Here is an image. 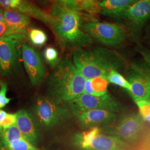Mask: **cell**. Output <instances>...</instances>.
I'll use <instances>...</instances> for the list:
<instances>
[{
  "label": "cell",
  "instance_id": "cell-1",
  "mask_svg": "<svg viewBox=\"0 0 150 150\" xmlns=\"http://www.w3.org/2000/svg\"><path fill=\"white\" fill-rule=\"evenodd\" d=\"M73 62L86 79L97 77L107 79L110 72L119 71L125 64L123 57L118 52L99 46L75 50Z\"/></svg>",
  "mask_w": 150,
  "mask_h": 150
},
{
  "label": "cell",
  "instance_id": "cell-2",
  "mask_svg": "<svg viewBox=\"0 0 150 150\" xmlns=\"http://www.w3.org/2000/svg\"><path fill=\"white\" fill-rule=\"evenodd\" d=\"M54 21L51 27L63 48L77 49L91 47L93 39L81 27L79 12L54 3L50 11Z\"/></svg>",
  "mask_w": 150,
  "mask_h": 150
},
{
  "label": "cell",
  "instance_id": "cell-3",
  "mask_svg": "<svg viewBox=\"0 0 150 150\" xmlns=\"http://www.w3.org/2000/svg\"><path fill=\"white\" fill-rule=\"evenodd\" d=\"M86 80L73 62L62 59L47 78L48 97L57 103H67L84 93Z\"/></svg>",
  "mask_w": 150,
  "mask_h": 150
},
{
  "label": "cell",
  "instance_id": "cell-4",
  "mask_svg": "<svg viewBox=\"0 0 150 150\" xmlns=\"http://www.w3.org/2000/svg\"><path fill=\"white\" fill-rule=\"evenodd\" d=\"M32 113L40 127L51 129L59 126L72 117L69 107L55 102L48 96H39L35 100Z\"/></svg>",
  "mask_w": 150,
  "mask_h": 150
},
{
  "label": "cell",
  "instance_id": "cell-5",
  "mask_svg": "<svg viewBox=\"0 0 150 150\" xmlns=\"http://www.w3.org/2000/svg\"><path fill=\"white\" fill-rule=\"evenodd\" d=\"M81 27L91 38L111 47L122 45L128 36L123 26L109 22H86L81 23Z\"/></svg>",
  "mask_w": 150,
  "mask_h": 150
},
{
  "label": "cell",
  "instance_id": "cell-6",
  "mask_svg": "<svg viewBox=\"0 0 150 150\" xmlns=\"http://www.w3.org/2000/svg\"><path fill=\"white\" fill-rule=\"evenodd\" d=\"M144 121L139 114L124 115L112 123L100 127L101 132L117 137L126 142H132L138 138L143 130Z\"/></svg>",
  "mask_w": 150,
  "mask_h": 150
},
{
  "label": "cell",
  "instance_id": "cell-7",
  "mask_svg": "<svg viewBox=\"0 0 150 150\" xmlns=\"http://www.w3.org/2000/svg\"><path fill=\"white\" fill-rule=\"evenodd\" d=\"M126 79L131 85L129 93L135 102L149 100L150 62L145 59L143 62H132L127 70Z\"/></svg>",
  "mask_w": 150,
  "mask_h": 150
},
{
  "label": "cell",
  "instance_id": "cell-8",
  "mask_svg": "<svg viewBox=\"0 0 150 150\" xmlns=\"http://www.w3.org/2000/svg\"><path fill=\"white\" fill-rule=\"evenodd\" d=\"M67 104L72 113L93 109L105 110L120 113L124 109L121 102L108 92L98 96L83 93L67 102Z\"/></svg>",
  "mask_w": 150,
  "mask_h": 150
},
{
  "label": "cell",
  "instance_id": "cell-9",
  "mask_svg": "<svg viewBox=\"0 0 150 150\" xmlns=\"http://www.w3.org/2000/svg\"><path fill=\"white\" fill-rule=\"evenodd\" d=\"M150 18V0H139L124 11L117 20L123 21L134 35L138 36Z\"/></svg>",
  "mask_w": 150,
  "mask_h": 150
},
{
  "label": "cell",
  "instance_id": "cell-10",
  "mask_svg": "<svg viewBox=\"0 0 150 150\" xmlns=\"http://www.w3.org/2000/svg\"><path fill=\"white\" fill-rule=\"evenodd\" d=\"M22 51L24 66L32 85L41 84L45 77L46 69L40 54L35 48L25 44L22 45Z\"/></svg>",
  "mask_w": 150,
  "mask_h": 150
},
{
  "label": "cell",
  "instance_id": "cell-11",
  "mask_svg": "<svg viewBox=\"0 0 150 150\" xmlns=\"http://www.w3.org/2000/svg\"><path fill=\"white\" fill-rule=\"evenodd\" d=\"M18 40L11 36L0 38V73L10 75L16 67L19 56Z\"/></svg>",
  "mask_w": 150,
  "mask_h": 150
},
{
  "label": "cell",
  "instance_id": "cell-12",
  "mask_svg": "<svg viewBox=\"0 0 150 150\" xmlns=\"http://www.w3.org/2000/svg\"><path fill=\"white\" fill-rule=\"evenodd\" d=\"M80 126L83 129L101 127L114 122L117 118V113L100 109L86 110L72 113Z\"/></svg>",
  "mask_w": 150,
  "mask_h": 150
},
{
  "label": "cell",
  "instance_id": "cell-13",
  "mask_svg": "<svg viewBox=\"0 0 150 150\" xmlns=\"http://www.w3.org/2000/svg\"><path fill=\"white\" fill-rule=\"evenodd\" d=\"M0 150H48L40 148L22 134L16 124L0 133Z\"/></svg>",
  "mask_w": 150,
  "mask_h": 150
},
{
  "label": "cell",
  "instance_id": "cell-14",
  "mask_svg": "<svg viewBox=\"0 0 150 150\" xmlns=\"http://www.w3.org/2000/svg\"><path fill=\"white\" fill-rule=\"evenodd\" d=\"M4 17L8 28L6 36H11L18 40L26 38L27 28L30 25L29 16L20 11L6 8Z\"/></svg>",
  "mask_w": 150,
  "mask_h": 150
},
{
  "label": "cell",
  "instance_id": "cell-15",
  "mask_svg": "<svg viewBox=\"0 0 150 150\" xmlns=\"http://www.w3.org/2000/svg\"><path fill=\"white\" fill-rule=\"evenodd\" d=\"M16 126L23 134L33 145L38 146L40 139V126L32 112L21 110L17 112Z\"/></svg>",
  "mask_w": 150,
  "mask_h": 150
},
{
  "label": "cell",
  "instance_id": "cell-16",
  "mask_svg": "<svg viewBox=\"0 0 150 150\" xmlns=\"http://www.w3.org/2000/svg\"><path fill=\"white\" fill-rule=\"evenodd\" d=\"M127 142L117 137L110 134H97L83 150H126Z\"/></svg>",
  "mask_w": 150,
  "mask_h": 150
},
{
  "label": "cell",
  "instance_id": "cell-17",
  "mask_svg": "<svg viewBox=\"0 0 150 150\" xmlns=\"http://www.w3.org/2000/svg\"><path fill=\"white\" fill-rule=\"evenodd\" d=\"M139 0H103L98 4L103 15L117 19Z\"/></svg>",
  "mask_w": 150,
  "mask_h": 150
},
{
  "label": "cell",
  "instance_id": "cell-18",
  "mask_svg": "<svg viewBox=\"0 0 150 150\" xmlns=\"http://www.w3.org/2000/svg\"><path fill=\"white\" fill-rule=\"evenodd\" d=\"M16 10L26 14L28 16L33 17L49 25L50 26H51L54 22V17L51 14L42 10L41 8L26 0H21L20 5L16 8Z\"/></svg>",
  "mask_w": 150,
  "mask_h": 150
},
{
  "label": "cell",
  "instance_id": "cell-19",
  "mask_svg": "<svg viewBox=\"0 0 150 150\" xmlns=\"http://www.w3.org/2000/svg\"><path fill=\"white\" fill-rule=\"evenodd\" d=\"M108 81L102 77H97L91 79V86L95 96H102L107 93Z\"/></svg>",
  "mask_w": 150,
  "mask_h": 150
},
{
  "label": "cell",
  "instance_id": "cell-20",
  "mask_svg": "<svg viewBox=\"0 0 150 150\" xmlns=\"http://www.w3.org/2000/svg\"><path fill=\"white\" fill-rule=\"evenodd\" d=\"M107 80L109 82L123 87L129 92L131 90V85L129 81L122 75H121L117 71L113 70L110 72L107 77Z\"/></svg>",
  "mask_w": 150,
  "mask_h": 150
},
{
  "label": "cell",
  "instance_id": "cell-21",
  "mask_svg": "<svg viewBox=\"0 0 150 150\" xmlns=\"http://www.w3.org/2000/svg\"><path fill=\"white\" fill-rule=\"evenodd\" d=\"M28 36L32 43L36 46H41L46 42L47 37L42 30L33 28L28 32Z\"/></svg>",
  "mask_w": 150,
  "mask_h": 150
},
{
  "label": "cell",
  "instance_id": "cell-22",
  "mask_svg": "<svg viewBox=\"0 0 150 150\" xmlns=\"http://www.w3.org/2000/svg\"><path fill=\"white\" fill-rule=\"evenodd\" d=\"M44 57L51 67H55L59 63V54L57 51L53 47H48L43 52Z\"/></svg>",
  "mask_w": 150,
  "mask_h": 150
},
{
  "label": "cell",
  "instance_id": "cell-23",
  "mask_svg": "<svg viewBox=\"0 0 150 150\" xmlns=\"http://www.w3.org/2000/svg\"><path fill=\"white\" fill-rule=\"evenodd\" d=\"M139 108V115L142 118L150 122V103L149 100H139L136 101Z\"/></svg>",
  "mask_w": 150,
  "mask_h": 150
},
{
  "label": "cell",
  "instance_id": "cell-24",
  "mask_svg": "<svg viewBox=\"0 0 150 150\" xmlns=\"http://www.w3.org/2000/svg\"><path fill=\"white\" fill-rule=\"evenodd\" d=\"M7 90L8 87L6 83L0 80V109L5 107L12 100V98L6 96Z\"/></svg>",
  "mask_w": 150,
  "mask_h": 150
},
{
  "label": "cell",
  "instance_id": "cell-25",
  "mask_svg": "<svg viewBox=\"0 0 150 150\" xmlns=\"http://www.w3.org/2000/svg\"><path fill=\"white\" fill-rule=\"evenodd\" d=\"M17 120V113H7L5 118L0 122V133L5 129H7L13 125H15Z\"/></svg>",
  "mask_w": 150,
  "mask_h": 150
},
{
  "label": "cell",
  "instance_id": "cell-26",
  "mask_svg": "<svg viewBox=\"0 0 150 150\" xmlns=\"http://www.w3.org/2000/svg\"><path fill=\"white\" fill-rule=\"evenodd\" d=\"M59 1L60 5L71 10L79 11L82 9L76 0H59Z\"/></svg>",
  "mask_w": 150,
  "mask_h": 150
},
{
  "label": "cell",
  "instance_id": "cell-27",
  "mask_svg": "<svg viewBox=\"0 0 150 150\" xmlns=\"http://www.w3.org/2000/svg\"><path fill=\"white\" fill-rule=\"evenodd\" d=\"M21 0H0V5L7 9H16Z\"/></svg>",
  "mask_w": 150,
  "mask_h": 150
},
{
  "label": "cell",
  "instance_id": "cell-28",
  "mask_svg": "<svg viewBox=\"0 0 150 150\" xmlns=\"http://www.w3.org/2000/svg\"><path fill=\"white\" fill-rule=\"evenodd\" d=\"M8 27L6 22L0 23V38L6 36Z\"/></svg>",
  "mask_w": 150,
  "mask_h": 150
},
{
  "label": "cell",
  "instance_id": "cell-29",
  "mask_svg": "<svg viewBox=\"0 0 150 150\" xmlns=\"http://www.w3.org/2000/svg\"><path fill=\"white\" fill-rule=\"evenodd\" d=\"M82 8H90L92 6V0H76Z\"/></svg>",
  "mask_w": 150,
  "mask_h": 150
},
{
  "label": "cell",
  "instance_id": "cell-30",
  "mask_svg": "<svg viewBox=\"0 0 150 150\" xmlns=\"http://www.w3.org/2000/svg\"><path fill=\"white\" fill-rule=\"evenodd\" d=\"M139 52L142 55L144 59L150 62V51L144 48L139 50Z\"/></svg>",
  "mask_w": 150,
  "mask_h": 150
},
{
  "label": "cell",
  "instance_id": "cell-31",
  "mask_svg": "<svg viewBox=\"0 0 150 150\" xmlns=\"http://www.w3.org/2000/svg\"><path fill=\"white\" fill-rule=\"evenodd\" d=\"M7 113L5 111L0 109V122H2L4 120V119L5 118Z\"/></svg>",
  "mask_w": 150,
  "mask_h": 150
},
{
  "label": "cell",
  "instance_id": "cell-32",
  "mask_svg": "<svg viewBox=\"0 0 150 150\" xmlns=\"http://www.w3.org/2000/svg\"><path fill=\"white\" fill-rule=\"evenodd\" d=\"M5 22V17H4V12L0 8V23Z\"/></svg>",
  "mask_w": 150,
  "mask_h": 150
},
{
  "label": "cell",
  "instance_id": "cell-33",
  "mask_svg": "<svg viewBox=\"0 0 150 150\" xmlns=\"http://www.w3.org/2000/svg\"><path fill=\"white\" fill-rule=\"evenodd\" d=\"M149 102H150V98H149Z\"/></svg>",
  "mask_w": 150,
  "mask_h": 150
}]
</instances>
